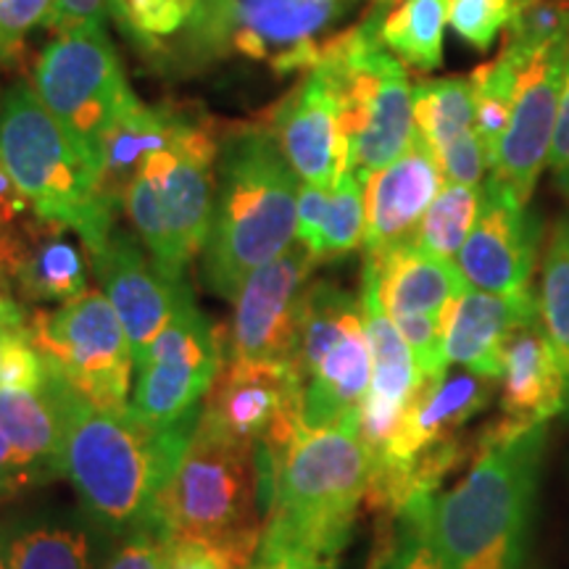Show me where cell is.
Returning <instances> with one entry per match:
<instances>
[{
	"mask_svg": "<svg viewBox=\"0 0 569 569\" xmlns=\"http://www.w3.org/2000/svg\"><path fill=\"white\" fill-rule=\"evenodd\" d=\"M256 465L264 511L256 561L298 559L336 569L372 478L359 417L303 425L288 446L256 451Z\"/></svg>",
	"mask_w": 569,
	"mask_h": 569,
	"instance_id": "obj_1",
	"label": "cell"
},
{
	"mask_svg": "<svg viewBox=\"0 0 569 569\" xmlns=\"http://www.w3.org/2000/svg\"><path fill=\"white\" fill-rule=\"evenodd\" d=\"M203 403L167 427L140 422L130 407L103 411L77 393L61 448V478L80 498L82 515L106 536L122 540L167 530L161 503L188 451Z\"/></svg>",
	"mask_w": 569,
	"mask_h": 569,
	"instance_id": "obj_2",
	"label": "cell"
},
{
	"mask_svg": "<svg viewBox=\"0 0 569 569\" xmlns=\"http://www.w3.org/2000/svg\"><path fill=\"white\" fill-rule=\"evenodd\" d=\"M549 422L498 425L457 488L436 496L432 536L446 569H525Z\"/></svg>",
	"mask_w": 569,
	"mask_h": 569,
	"instance_id": "obj_3",
	"label": "cell"
},
{
	"mask_svg": "<svg viewBox=\"0 0 569 569\" xmlns=\"http://www.w3.org/2000/svg\"><path fill=\"white\" fill-rule=\"evenodd\" d=\"M298 174L274 132L248 127L219 142L203 282L234 301L256 269L296 243Z\"/></svg>",
	"mask_w": 569,
	"mask_h": 569,
	"instance_id": "obj_4",
	"label": "cell"
},
{
	"mask_svg": "<svg viewBox=\"0 0 569 569\" xmlns=\"http://www.w3.org/2000/svg\"><path fill=\"white\" fill-rule=\"evenodd\" d=\"M161 522L177 543L203 546L230 569H251L264 530L256 446L201 411L163 496Z\"/></svg>",
	"mask_w": 569,
	"mask_h": 569,
	"instance_id": "obj_5",
	"label": "cell"
},
{
	"mask_svg": "<svg viewBox=\"0 0 569 569\" xmlns=\"http://www.w3.org/2000/svg\"><path fill=\"white\" fill-rule=\"evenodd\" d=\"M0 163L34 217L69 227L84 251L103 246L117 227V211L98 193L96 169L27 82L0 98Z\"/></svg>",
	"mask_w": 569,
	"mask_h": 569,
	"instance_id": "obj_6",
	"label": "cell"
},
{
	"mask_svg": "<svg viewBox=\"0 0 569 569\" xmlns=\"http://www.w3.org/2000/svg\"><path fill=\"white\" fill-rule=\"evenodd\" d=\"M219 146L211 127L180 111L167 146L148 156L124 193V211L169 284L203 251L213 209Z\"/></svg>",
	"mask_w": 569,
	"mask_h": 569,
	"instance_id": "obj_7",
	"label": "cell"
},
{
	"mask_svg": "<svg viewBox=\"0 0 569 569\" xmlns=\"http://www.w3.org/2000/svg\"><path fill=\"white\" fill-rule=\"evenodd\" d=\"M311 69L336 98L348 169L367 177L409 151L417 132L415 90L369 13L359 27L327 42Z\"/></svg>",
	"mask_w": 569,
	"mask_h": 569,
	"instance_id": "obj_8",
	"label": "cell"
},
{
	"mask_svg": "<svg viewBox=\"0 0 569 569\" xmlns=\"http://www.w3.org/2000/svg\"><path fill=\"white\" fill-rule=\"evenodd\" d=\"M296 369L303 382V425L327 427L359 417L372 353L361 319V303L336 282L306 290Z\"/></svg>",
	"mask_w": 569,
	"mask_h": 569,
	"instance_id": "obj_9",
	"label": "cell"
},
{
	"mask_svg": "<svg viewBox=\"0 0 569 569\" xmlns=\"http://www.w3.org/2000/svg\"><path fill=\"white\" fill-rule=\"evenodd\" d=\"M34 90L98 174L106 134L134 96L106 24L74 27L48 42L34 69Z\"/></svg>",
	"mask_w": 569,
	"mask_h": 569,
	"instance_id": "obj_10",
	"label": "cell"
},
{
	"mask_svg": "<svg viewBox=\"0 0 569 569\" xmlns=\"http://www.w3.org/2000/svg\"><path fill=\"white\" fill-rule=\"evenodd\" d=\"M30 332L90 407L103 411L130 407L134 356L122 319L106 293L88 290L56 311H34Z\"/></svg>",
	"mask_w": 569,
	"mask_h": 569,
	"instance_id": "obj_11",
	"label": "cell"
},
{
	"mask_svg": "<svg viewBox=\"0 0 569 569\" xmlns=\"http://www.w3.org/2000/svg\"><path fill=\"white\" fill-rule=\"evenodd\" d=\"M224 351L217 332L198 309L188 282L177 288L172 317L148 351L140 356L138 386L130 411L140 422L167 427L201 407L219 369Z\"/></svg>",
	"mask_w": 569,
	"mask_h": 569,
	"instance_id": "obj_12",
	"label": "cell"
},
{
	"mask_svg": "<svg viewBox=\"0 0 569 569\" xmlns=\"http://www.w3.org/2000/svg\"><path fill=\"white\" fill-rule=\"evenodd\" d=\"M315 256L296 243L248 277L234 298L224 361L293 365Z\"/></svg>",
	"mask_w": 569,
	"mask_h": 569,
	"instance_id": "obj_13",
	"label": "cell"
},
{
	"mask_svg": "<svg viewBox=\"0 0 569 569\" xmlns=\"http://www.w3.org/2000/svg\"><path fill=\"white\" fill-rule=\"evenodd\" d=\"M519 61L515 109L490 174L507 182L522 203L530 201L557 130L561 88L569 61V32Z\"/></svg>",
	"mask_w": 569,
	"mask_h": 569,
	"instance_id": "obj_14",
	"label": "cell"
},
{
	"mask_svg": "<svg viewBox=\"0 0 569 569\" xmlns=\"http://www.w3.org/2000/svg\"><path fill=\"white\" fill-rule=\"evenodd\" d=\"M203 415L256 451H277L303 427V382L296 365L224 361L203 398Z\"/></svg>",
	"mask_w": 569,
	"mask_h": 569,
	"instance_id": "obj_15",
	"label": "cell"
},
{
	"mask_svg": "<svg viewBox=\"0 0 569 569\" xmlns=\"http://www.w3.org/2000/svg\"><path fill=\"white\" fill-rule=\"evenodd\" d=\"M540 248V224L507 182L490 174L482 182L480 211L472 232L457 256L459 272L469 288L486 293H525L532 290Z\"/></svg>",
	"mask_w": 569,
	"mask_h": 569,
	"instance_id": "obj_16",
	"label": "cell"
},
{
	"mask_svg": "<svg viewBox=\"0 0 569 569\" xmlns=\"http://www.w3.org/2000/svg\"><path fill=\"white\" fill-rule=\"evenodd\" d=\"M361 0H238L232 46L277 74L311 69Z\"/></svg>",
	"mask_w": 569,
	"mask_h": 569,
	"instance_id": "obj_17",
	"label": "cell"
},
{
	"mask_svg": "<svg viewBox=\"0 0 569 569\" xmlns=\"http://www.w3.org/2000/svg\"><path fill=\"white\" fill-rule=\"evenodd\" d=\"M359 303L369 353H372V380H369V390L359 409V430L369 457L377 459L388 448L390 438L396 436L403 415L427 380L419 372L407 340L401 338L386 306H382L369 269L361 274Z\"/></svg>",
	"mask_w": 569,
	"mask_h": 569,
	"instance_id": "obj_18",
	"label": "cell"
},
{
	"mask_svg": "<svg viewBox=\"0 0 569 569\" xmlns=\"http://www.w3.org/2000/svg\"><path fill=\"white\" fill-rule=\"evenodd\" d=\"M88 259L106 298L122 319L138 365L172 317L177 288L182 282L169 284L163 280L151 253L142 251L140 240L122 227H113L103 246L88 251Z\"/></svg>",
	"mask_w": 569,
	"mask_h": 569,
	"instance_id": "obj_19",
	"label": "cell"
},
{
	"mask_svg": "<svg viewBox=\"0 0 569 569\" xmlns=\"http://www.w3.org/2000/svg\"><path fill=\"white\" fill-rule=\"evenodd\" d=\"M361 182H365L367 211L365 248L369 253L398 243H411L419 222L446 180L436 156L415 132V142L401 159L361 177Z\"/></svg>",
	"mask_w": 569,
	"mask_h": 569,
	"instance_id": "obj_20",
	"label": "cell"
},
{
	"mask_svg": "<svg viewBox=\"0 0 569 569\" xmlns=\"http://www.w3.org/2000/svg\"><path fill=\"white\" fill-rule=\"evenodd\" d=\"M272 132L303 182L332 188L348 169L336 98L317 69H309L301 84L274 111Z\"/></svg>",
	"mask_w": 569,
	"mask_h": 569,
	"instance_id": "obj_21",
	"label": "cell"
},
{
	"mask_svg": "<svg viewBox=\"0 0 569 569\" xmlns=\"http://www.w3.org/2000/svg\"><path fill=\"white\" fill-rule=\"evenodd\" d=\"M538 317L532 290L501 296L467 288L446 311V361L465 372L498 380L511 336Z\"/></svg>",
	"mask_w": 569,
	"mask_h": 569,
	"instance_id": "obj_22",
	"label": "cell"
},
{
	"mask_svg": "<svg viewBox=\"0 0 569 569\" xmlns=\"http://www.w3.org/2000/svg\"><path fill=\"white\" fill-rule=\"evenodd\" d=\"M498 380L503 427L522 430L565 415L569 407V377L540 317L511 336Z\"/></svg>",
	"mask_w": 569,
	"mask_h": 569,
	"instance_id": "obj_23",
	"label": "cell"
},
{
	"mask_svg": "<svg viewBox=\"0 0 569 569\" xmlns=\"http://www.w3.org/2000/svg\"><path fill=\"white\" fill-rule=\"evenodd\" d=\"M109 540L82 511H21L0 522L9 569H101Z\"/></svg>",
	"mask_w": 569,
	"mask_h": 569,
	"instance_id": "obj_24",
	"label": "cell"
},
{
	"mask_svg": "<svg viewBox=\"0 0 569 569\" xmlns=\"http://www.w3.org/2000/svg\"><path fill=\"white\" fill-rule=\"evenodd\" d=\"M365 269L372 272L390 319L446 317L448 306L469 288L457 261L427 253L415 240L369 251Z\"/></svg>",
	"mask_w": 569,
	"mask_h": 569,
	"instance_id": "obj_25",
	"label": "cell"
},
{
	"mask_svg": "<svg viewBox=\"0 0 569 569\" xmlns=\"http://www.w3.org/2000/svg\"><path fill=\"white\" fill-rule=\"evenodd\" d=\"M74 396L56 361L40 386L0 388V436L46 480L61 478V448Z\"/></svg>",
	"mask_w": 569,
	"mask_h": 569,
	"instance_id": "obj_26",
	"label": "cell"
},
{
	"mask_svg": "<svg viewBox=\"0 0 569 569\" xmlns=\"http://www.w3.org/2000/svg\"><path fill=\"white\" fill-rule=\"evenodd\" d=\"M180 111L182 109L172 103L146 106L138 96L124 103L106 134L101 167H98V193L109 209L117 213L124 209V193L132 177L138 174L148 156L167 146Z\"/></svg>",
	"mask_w": 569,
	"mask_h": 569,
	"instance_id": "obj_27",
	"label": "cell"
},
{
	"mask_svg": "<svg viewBox=\"0 0 569 569\" xmlns=\"http://www.w3.org/2000/svg\"><path fill=\"white\" fill-rule=\"evenodd\" d=\"M67 232L69 227L38 217L27 224V251L13 277V288L27 301L69 303L88 293L82 253Z\"/></svg>",
	"mask_w": 569,
	"mask_h": 569,
	"instance_id": "obj_28",
	"label": "cell"
},
{
	"mask_svg": "<svg viewBox=\"0 0 569 569\" xmlns=\"http://www.w3.org/2000/svg\"><path fill=\"white\" fill-rule=\"evenodd\" d=\"M451 0H372L380 42L401 63L430 71L443 59V32Z\"/></svg>",
	"mask_w": 569,
	"mask_h": 569,
	"instance_id": "obj_29",
	"label": "cell"
},
{
	"mask_svg": "<svg viewBox=\"0 0 569 569\" xmlns=\"http://www.w3.org/2000/svg\"><path fill=\"white\" fill-rule=\"evenodd\" d=\"M415 127L432 156L475 132L472 77L425 80L415 88Z\"/></svg>",
	"mask_w": 569,
	"mask_h": 569,
	"instance_id": "obj_30",
	"label": "cell"
},
{
	"mask_svg": "<svg viewBox=\"0 0 569 569\" xmlns=\"http://www.w3.org/2000/svg\"><path fill=\"white\" fill-rule=\"evenodd\" d=\"M519 77L517 56L503 48L496 61L482 63L475 69V130H478L482 148H486L488 167L493 169L498 146H501L503 132H507L511 109H515V90Z\"/></svg>",
	"mask_w": 569,
	"mask_h": 569,
	"instance_id": "obj_31",
	"label": "cell"
},
{
	"mask_svg": "<svg viewBox=\"0 0 569 569\" xmlns=\"http://www.w3.org/2000/svg\"><path fill=\"white\" fill-rule=\"evenodd\" d=\"M480 193L482 188L443 182L436 201L430 203L422 222H419L415 243L422 248V251L432 256H443V259L459 256L461 246L467 243L469 232H472L475 219H478Z\"/></svg>",
	"mask_w": 569,
	"mask_h": 569,
	"instance_id": "obj_32",
	"label": "cell"
},
{
	"mask_svg": "<svg viewBox=\"0 0 569 569\" xmlns=\"http://www.w3.org/2000/svg\"><path fill=\"white\" fill-rule=\"evenodd\" d=\"M436 496L419 493L396 511L393 530L377 569H446L432 536Z\"/></svg>",
	"mask_w": 569,
	"mask_h": 569,
	"instance_id": "obj_33",
	"label": "cell"
},
{
	"mask_svg": "<svg viewBox=\"0 0 569 569\" xmlns=\"http://www.w3.org/2000/svg\"><path fill=\"white\" fill-rule=\"evenodd\" d=\"M540 322L569 377V219L553 227L538 296Z\"/></svg>",
	"mask_w": 569,
	"mask_h": 569,
	"instance_id": "obj_34",
	"label": "cell"
},
{
	"mask_svg": "<svg viewBox=\"0 0 569 569\" xmlns=\"http://www.w3.org/2000/svg\"><path fill=\"white\" fill-rule=\"evenodd\" d=\"M365 182L353 169H346L330 190V203H327L322 230H319L317 246L311 248V256L317 264L340 259L365 243Z\"/></svg>",
	"mask_w": 569,
	"mask_h": 569,
	"instance_id": "obj_35",
	"label": "cell"
},
{
	"mask_svg": "<svg viewBox=\"0 0 569 569\" xmlns=\"http://www.w3.org/2000/svg\"><path fill=\"white\" fill-rule=\"evenodd\" d=\"M190 21L180 42L177 67H203L232 48L238 0H188Z\"/></svg>",
	"mask_w": 569,
	"mask_h": 569,
	"instance_id": "obj_36",
	"label": "cell"
},
{
	"mask_svg": "<svg viewBox=\"0 0 569 569\" xmlns=\"http://www.w3.org/2000/svg\"><path fill=\"white\" fill-rule=\"evenodd\" d=\"M515 0H451L448 24L478 51H488L515 19Z\"/></svg>",
	"mask_w": 569,
	"mask_h": 569,
	"instance_id": "obj_37",
	"label": "cell"
},
{
	"mask_svg": "<svg viewBox=\"0 0 569 569\" xmlns=\"http://www.w3.org/2000/svg\"><path fill=\"white\" fill-rule=\"evenodd\" d=\"M56 0H0V67L19 61L27 34L51 21Z\"/></svg>",
	"mask_w": 569,
	"mask_h": 569,
	"instance_id": "obj_38",
	"label": "cell"
},
{
	"mask_svg": "<svg viewBox=\"0 0 569 569\" xmlns=\"http://www.w3.org/2000/svg\"><path fill=\"white\" fill-rule=\"evenodd\" d=\"M174 538L167 530H142L117 540L101 569H172Z\"/></svg>",
	"mask_w": 569,
	"mask_h": 569,
	"instance_id": "obj_39",
	"label": "cell"
},
{
	"mask_svg": "<svg viewBox=\"0 0 569 569\" xmlns=\"http://www.w3.org/2000/svg\"><path fill=\"white\" fill-rule=\"evenodd\" d=\"M436 161L446 182L469 184V188H482V177L490 172L486 148H482L478 130L465 134L453 146H448Z\"/></svg>",
	"mask_w": 569,
	"mask_h": 569,
	"instance_id": "obj_40",
	"label": "cell"
},
{
	"mask_svg": "<svg viewBox=\"0 0 569 569\" xmlns=\"http://www.w3.org/2000/svg\"><path fill=\"white\" fill-rule=\"evenodd\" d=\"M330 190L322 188V184H309L303 182L298 188V211H296V240L303 243L306 248L317 246L319 230H322L327 203H330Z\"/></svg>",
	"mask_w": 569,
	"mask_h": 569,
	"instance_id": "obj_41",
	"label": "cell"
},
{
	"mask_svg": "<svg viewBox=\"0 0 569 569\" xmlns=\"http://www.w3.org/2000/svg\"><path fill=\"white\" fill-rule=\"evenodd\" d=\"M48 482L32 465H27L17 451L9 446V440L0 436V498L17 496L21 490Z\"/></svg>",
	"mask_w": 569,
	"mask_h": 569,
	"instance_id": "obj_42",
	"label": "cell"
},
{
	"mask_svg": "<svg viewBox=\"0 0 569 569\" xmlns=\"http://www.w3.org/2000/svg\"><path fill=\"white\" fill-rule=\"evenodd\" d=\"M549 163H551L553 177H557L561 193L569 196V61H567L565 88H561L559 117H557V130H553Z\"/></svg>",
	"mask_w": 569,
	"mask_h": 569,
	"instance_id": "obj_43",
	"label": "cell"
},
{
	"mask_svg": "<svg viewBox=\"0 0 569 569\" xmlns=\"http://www.w3.org/2000/svg\"><path fill=\"white\" fill-rule=\"evenodd\" d=\"M109 0H56L53 17L48 24L53 30L67 32L84 24H106Z\"/></svg>",
	"mask_w": 569,
	"mask_h": 569,
	"instance_id": "obj_44",
	"label": "cell"
},
{
	"mask_svg": "<svg viewBox=\"0 0 569 569\" xmlns=\"http://www.w3.org/2000/svg\"><path fill=\"white\" fill-rule=\"evenodd\" d=\"M27 224H0V284L9 288L13 284V277H17V269L24 259L27 251Z\"/></svg>",
	"mask_w": 569,
	"mask_h": 569,
	"instance_id": "obj_45",
	"label": "cell"
},
{
	"mask_svg": "<svg viewBox=\"0 0 569 569\" xmlns=\"http://www.w3.org/2000/svg\"><path fill=\"white\" fill-rule=\"evenodd\" d=\"M30 201L19 193V188L6 172V167L0 163V224H24V217L30 213Z\"/></svg>",
	"mask_w": 569,
	"mask_h": 569,
	"instance_id": "obj_46",
	"label": "cell"
},
{
	"mask_svg": "<svg viewBox=\"0 0 569 569\" xmlns=\"http://www.w3.org/2000/svg\"><path fill=\"white\" fill-rule=\"evenodd\" d=\"M172 569H230L217 553L196 543H177L174 540V559Z\"/></svg>",
	"mask_w": 569,
	"mask_h": 569,
	"instance_id": "obj_47",
	"label": "cell"
},
{
	"mask_svg": "<svg viewBox=\"0 0 569 569\" xmlns=\"http://www.w3.org/2000/svg\"><path fill=\"white\" fill-rule=\"evenodd\" d=\"M0 322H11V325H27V311L13 301V298L6 293V288L0 284Z\"/></svg>",
	"mask_w": 569,
	"mask_h": 569,
	"instance_id": "obj_48",
	"label": "cell"
},
{
	"mask_svg": "<svg viewBox=\"0 0 569 569\" xmlns=\"http://www.w3.org/2000/svg\"><path fill=\"white\" fill-rule=\"evenodd\" d=\"M251 569H332V567L311 565V561H298V559H274V561H253Z\"/></svg>",
	"mask_w": 569,
	"mask_h": 569,
	"instance_id": "obj_49",
	"label": "cell"
},
{
	"mask_svg": "<svg viewBox=\"0 0 569 569\" xmlns=\"http://www.w3.org/2000/svg\"><path fill=\"white\" fill-rule=\"evenodd\" d=\"M21 325H11V322H0V367H3V356H6V348H9L13 332L19 330Z\"/></svg>",
	"mask_w": 569,
	"mask_h": 569,
	"instance_id": "obj_50",
	"label": "cell"
},
{
	"mask_svg": "<svg viewBox=\"0 0 569 569\" xmlns=\"http://www.w3.org/2000/svg\"><path fill=\"white\" fill-rule=\"evenodd\" d=\"M0 569H9V565H6V553H3V543H0Z\"/></svg>",
	"mask_w": 569,
	"mask_h": 569,
	"instance_id": "obj_51",
	"label": "cell"
}]
</instances>
